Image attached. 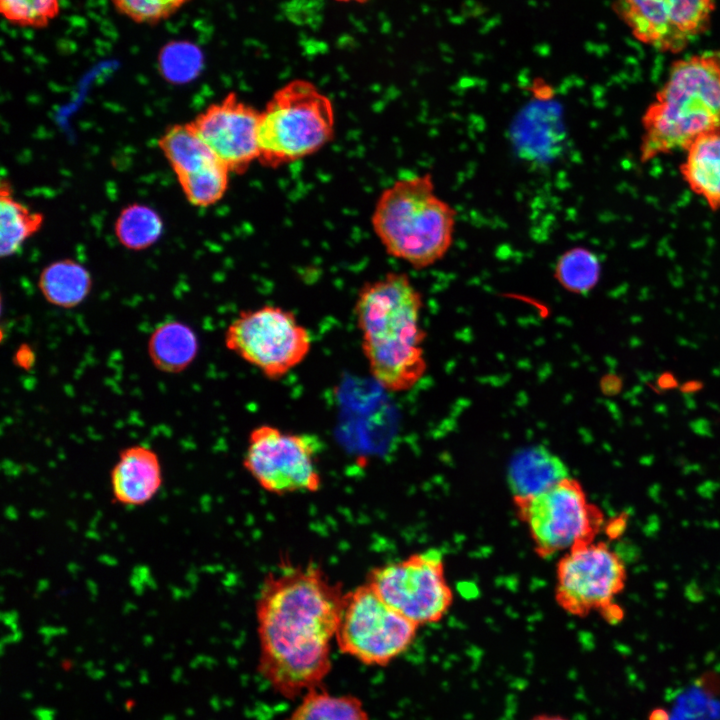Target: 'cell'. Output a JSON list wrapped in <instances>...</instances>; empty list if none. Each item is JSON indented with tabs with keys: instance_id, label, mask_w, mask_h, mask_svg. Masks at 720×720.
<instances>
[{
	"instance_id": "cell-1",
	"label": "cell",
	"mask_w": 720,
	"mask_h": 720,
	"mask_svg": "<svg viewBox=\"0 0 720 720\" xmlns=\"http://www.w3.org/2000/svg\"><path fill=\"white\" fill-rule=\"evenodd\" d=\"M344 593L311 563L283 562L264 576L255 605L258 671L281 696H302L329 674Z\"/></svg>"
},
{
	"instance_id": "cell-2",
	"label": "cell",
	"mask_w": 720,
	"mask_h": 720,
	"mask_svg": "<svg viewBox=\"0 0 720 720\" xmlns=\"http://www.w3.org/2000/svg\"><path fill=\"white\" fill-rule=\"evenodd\" d=\"M422 307V295L405 273L388 272L358 291L354 315L361 349L371 376L386 391H408L426 371Z\"/></svg>"
},
{
	"instance_id": "cell-3",
	"label": "cell",
	"mask_w": 720,
	"mask_h": 720,
	"mask_svg": "<svg viewBox=\"0 0 720 720\" xmlns=\"http://www.w3.org/2000/svg\"><path fill=\"white\" fill-rule=\"evenodd\" d=\"M640 160L686 150L699 136L720 130V57L693 55L673 63L642 119Z\"/></svg>"
},
{
	"instance_id": "cell-4",
	"label": "cell",
	"mask_w": 720,
	"mask_h": 720,
	"mask_svg": "<svg viewBox=\"0 0 720 720\" xmlns=\"http://www.w3.org/2000/svg\"><path fill=\"white\" fill-rule=\"evenodd\" d=\"M457 211L436 193L432 174L396 180L377 198L373 231L386 252L416 269L442 260L455 234Z\"/></svg>"
},
{
	"instance_id": "cell-5",
	"label": "cell",
	"mask_w": 720,
	"mask_h": 720,
	"mask_svg": "<svg viewBox=\"0 0 720 720\" xmlns=\"http://www.w3.org/2000/svg\"><path fill=\"white\" fill-rule=\"evenodd\" d=\"M330 98L314 83L294 79L277 89L260 111L258 161L277 168L308 157L334 137Z\"/></svg>"
},
{
	"instance_id": "cell-6",
	"label": "cell",
	"mask_w": 720,
	"mask_h": 720,
	"mask_svg": "<svg viewBox=\"0 0 720 720\" xmlns=\"http://www.w3.org/2000/svg\"><path fill=\"white\" fill-rule=\"evenodd\" d=\"M224 344L264 377L277 380L306 359L312 339L292 311L263 305L241 310L227 326Z\"/></svg>"
},
{
	"instance_id": "cell-7",
	"label": "cell",
	"mask_w": 720,
	"mask_h": 720,
	"mask_svg": "<svg viewBox=\"0 0 720 720\" xmlns=\"http://www.w3.org/2000/svg\"><path fill=\"white\" fill-rule=\"evenodd\" d=\"M418 628L365 582L344 593L335 641L365 665L386 666L409 649Z\"/></svg>"
},
{
	"instance_id": "cell-8",
	"label": "cell",
	"mask_w": 720,
	"mask_h": 720,
	"mask_svg": "<svg viewBox=\"0 0 720 720\" xmlns=\"http://www.w3.org/2000/svg\"><path fill=\"white\" fill-rule=\"evenodd\" d=\"M513 503L536 553L543 558L594 541L604 522L601 510L571 476L540 494Z\"/></svg>"
},
{
	"instance_id": "cell-9",
	"label": "cell",
	"mask_w": 720,
	"mask_h": 720,
	"mask_svg": "<svg viewBox=\"0 0 720 720\" xmlns=\"http://www.w3.org/2000/svg\"><path fill=\"white\" fill-rule=\"evenodd\" d=\"M626 567L606 543L591 541L563 553L556 566L555 600L566 613H600L616 623L622 618L616 600L625 588Z\"/></svg>"
},
{
	"instance_id": "cell-10",
	"label": "cell",
	"mask_w": 720,
	"mask_h": 720,
	"mask_svg": "<svg viewBox=\"0 0 720 720\" xmlns=\"http://www.w3.org/2000/svg\"><path fill=\"white\" fill-rule=\"evenodd\" d=\"M320 448L315 435L261 424L248 435L243 466L271 494L314 493L322 485Z\"/></svg>"
},
{
	"instance_id": "cell-11",
	"label": "cell",
	"mask_w": 720,
	"mask_h": 720,
	"mask_svg": "<svg viewBox=\"0 0 720 720\" xmlns=\"http://www.w3.org/2000/svg\"><path fill=\"white\" fill-rule=\"evenodd\" d=\"M366 582L387 604L418 626L440 621L453 602L442 554L436 549L374 567Z\"/></svg>"
},
{
	"instance_id": "cell-12",
	"label": "cell",
	"mask_w": 720,
	"mask_h": 720,
	"mask_svg": "<svg viewBox=\"0 0 720 720\" xmlns=\"http://www.w3.org/2000/svg\"><path fill=\"white\" fill-rule=\"evenodd\" d=\"M716 0H614L616 15L640 42L678 53L710 23Z\"/></svg>"
},
{
	"instance_id": "cell-13",
	"label": "cell",
	"mask_w": 720,
	"mask_h": 720,
	"mask_svg": "<svg viewBox=\"0 0 720 720\" xmlns=\"http://www.w3.org/2000/svg\"><path fill=\"white\" fill-rule=\"evenodd\" d=\"M259 116V110L231 91L207 106L191 123L230 172L241 174L258 161Z\"/></svg>"
},
{
	"instance_id": "cell-14",
	"label": "cell",
	"mask_w": 720,
	"mask_h": 720,
	"mask_svg": "<svg viewBox=\"0 0 720 720\" xmlns=\"http://www.w3.org/2000/svg\"><path fill=\"white\" fill-rule=\"evenodd\" d=\"M161 484V464L152 449L133 445L120 452L111 471L112 493L118 503L143 505L152 499Z\"/></svg>"
},
{
	"instance_id": "cell-15",
	"label": "cell",
	"mask_w": 720,
	"mask_h": 720,
	"mask_svg": "<svg viewBox=\"0 0 720 720\" xmlns=\"http://www.w3.org/2000/svg\"><path fill=\"white\" fill-rule=\"evenodd\" d=\"M570 477L565 462L541 444L517 450L507 468V483L513 502L540 494Z\"/></svg>"
},
{
	"instance_id": "cell-16",
	"label": "cell",
	"mask_w": 720,
	"mask_h": 720,
	"mask_svg": "<svg viewBox=\"0 0 720 720\" xmlns=\"http://www.w3.org/2000/svg\"><path fill=\"white\" fill-rule=\"evenodd\" d=\"M680 173L712 210L720 209V130L696 138L685 150Z\"/></svg>"
},
{
	"instance_id": "cell-17",
	"label": "cell",
	"mask_w": 720,
	"mask_h": 720,
	"mask_svg": "<svg viewBox=\"0 0 720 720\" xmlns=\"http://www.w3.org/2000/svg\"><path fill=\"white\" fill-rule=\"evenodd\" d=\"M152 364L165 373H180L191 365L198 354L199 342L187 324L170 320L157 326L148 340Z\"/></svg>"
},
{
	"instance_id": "cell-18",
	"label": "cell",
	"mask_w": 720,
	"mask_h": 720,
	"mask_svg": "<svg viewBox=\"0 0 720 720\" xmlns=\"http://www.w3.org/2000/svg\"><path fill=\"white\" fill-rule=\"evenodd\" d=\"M38 288L50 304L70 309L81 304L89 295L92 277L81 263L73 259H61L42 269Z\"/></svg>"
},
{
	"instance_id": "cell-19",
	"label": "cell",
	"mask_w": 720,
	"mask_h": 720,
	"mask_svg": "<svg viewBox=\"0 0 720 720\" xmlns=\"http://www.w3.org/2000/svg\"><path fill=\"white\" fill-rule=\"evenodd\" d=\"M157 144L177 178L220 161L199 136L191 121L168 126Z\"/></svg>"
},
{
	"instance_id": "cell-20",
	"label": "cell",
	"mask_w": 720,
	"mask_h": 720,
	"mask_svg": "<svg viewBox=\"0 0 720 720\" xmlns=\"http://www.w3.org/2000/svg\"><path fill=\"white\" fill-rule=\"evenodd\" d=\"M44 223V215L15 199L8 180L0 185V254L10 257L34 236Z\"/></svg>"
},
{
	"instance_id": "cell-21",
	"label": "cell",
	"mask_w": 720,
	"mask_h": 720,
	"mask_svg": "<svg viewBox=\"0 0 720 720\" xmlns=\"http://www.w3.org/2000/svg\"><path fill=\"white\" fill-rule=\"evenodd\" d=\"M287 720H370L362 701L332 694L320 686L307 691Z\"/></svg>"
},
{
	"instance_id": "cell-22",
	"label": "cell",
	"mask_w": 720,
	"mask_h": 720,
	"mask_svg": "<svg viewBox=\"0 0 720 720\" xmlns=\"http://www.w3.org/2000/svg\"><path fill=\"white\" fill-rule=\"evenodd\" d=\"M164 223L152 207L132 203L124 207L114 222V233L119 243L133 251L146 250L162 236Z\"/></svg>"
},
{
	"instance_id": "cell-23",
	"label": "cell",
	"mask_w": 720,
	"mask_h": 720,
	"mask_svg": "<svg viewBox=\"0 0 720 720\" xmlns=\"http://www.w3.org/2000/svg\"><path fill=\"white\" fill-rule=\"evenodd\" d=\"M599 257L586 247H572L556 260L554 278L565 290L575 294L590 292L599 282Z\"/></svg>"
},
{
	"instance_id": "cell-24",
	"label": "cell",
	"mask_w": 720,
	"mask_h": 720,
	"mask_svg": "<svg viewBox=\"0 0 720 720\" xmlns=\"http://www.w3.org/2000/svg\"><path fill=\"white\" fill-rule=\"evenodd\" d=\"M157 64L166 81L185 84L198 77L204 65V56L193 42L172 40L159 50Z\"/></svg>"
},
{
	"instance_id": "cell-25",
	"label": "cell",
	"mask_w": 720,
	"mask_h": 720,
	"mask_svg": "<svg viewBox=\"0 0 720 720\" xmlns=\"http://www.w3.org/2000/svg\"><path fill=\"white\" fill-rule=\"evenodd\" d=\"M230 170L216 161L194 173L177 178L186 200L196 207H208L220 201L229 185Z\"/></svg>"
},
{
	"instance_id": "cell-26",
	"label": "cell",
	"mask_w": 720,
	"mask_h": 720,
	"mask_svg": "<svg viewBox=\"0 0 720 720\" xmlns=\"http://www.w3.org/2000/svg\"><path fill=\"white\" fill-rule=\"evenodd\" d=\"M0 12L12 25L42 29L58 16L60 0H0Z\"/></svg>"
},
{
	"instance_id": "cell-27",
	"label": "cell",
	"mask_w": 720,
	"mask_h": 720,
	"mask_svg": "<svg viewBox=\"0 0 720 720\" xmlns=\"http://www.w3.org/2000/svg\"><path fill=\"white\" fill-rule=\"evenodd\" d=\"M191 0H110L114 9L135 23L155 25L162 22Z\"/></svg>"
},
{
	"instance_id": "cell-28",
	"label": "cell",
	"mask_w": 720,
	"mask_h": 720,
	"mask_svg": "<svg viewBox=\"0 0 720 720\" xmlns=\"http://www.w3.org/2000/svg\"><path fill=\"white\" fill-rule=\"evenodd\" d=\"M530 720H569L568 718L559 714L540 713L534 715Z\"/></svg>"
},
{
	"instance_id": "cell-29",
	"label": "cell",
	"mask_w": 720,
	"mask_h": 720,
	"mask_svg": "<svg viewBox=\"0 0 720 720\" xmlns=\"http://www.w3.org/2000/svg\"><path fill=\"white\" fill-rule=\"evenodd\" d=\"M335 1L344 2V3H350V2L364 3V2H367V1H369V0H335Z\"/></svg>"
},
{
	"instance_id": "cell-30",
	"label": "cell",
	"mask_w": 720,
	"mask_h": 720,
	"mask_svg": "<svg viewBox=\"0 0 720 720\" xmlns=\"http://www.w3.org/2000/svg\"><path fill=\"white\" fill-rule=\"evenodd\" d=\"M719 57H720V53H719Z\"/></svg>"
}]
</instances>
